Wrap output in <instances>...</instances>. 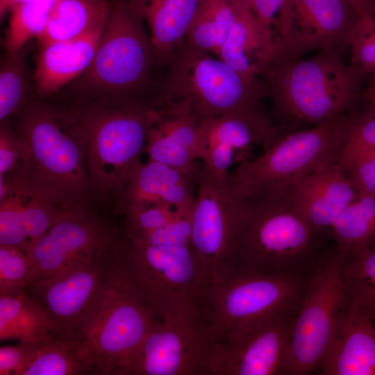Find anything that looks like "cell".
<instances>
[{
  "label": "cell",
  "instance_id": "obj_1",
  "mask_svg": "<svg viewBox=\"0 0 375 375\" xmlns=\"http://www.w3.org/2000/svg\"><path fill=\"white\" fill-rule=\"evenodd\" d=\"M235 202V232L228 276H309L326 256L316 255V238L322 232L294 210L288 191Z\"/></svg>",
  "mask_w": 375,
  "mask_h": 375
},
{
  "label": "cell",
  "instance_id": "obj_2",
  "mask_svg": "<svg viewBox=\"0 0 375 375\" xmlns=\"http://www.w3.org/2000/svg\"><path fill=\"white\" fill-rule=\"evenodd\" d=\"M343 53L322 51L306 59H273L266 63L260 78L280 128L290 132L300 125L315 126L353 108L361 99L367 74L345 65Z\"/></svg>",
  "mask_w": 375,
  "mask_h": 375
},
{
  "label": "cell",
  "instance_id": "obj_3",
  "mask_svg": "<svg viewBox=\"0 0 375 375\" xmlns=\"http://www.w3.org/2000/svg\"><path fill=\"white\" fill-rule=\"evenodd\" d=\"M16 117L22 144L17 169L66 207L84 206L91 188L85 138L73 114L35 94Z\"/></svg>",
  "mask_w": 375,
  "mask_h": 375
},
{
  "label": "cell",
  "instance_id": "obj_4",
  "mask_svg": "<svg viewBox=\"0 0 375 375\" xmlns=\"http://www.w3.org/2000/svg\"><path fill=\"white\" fill-rule=\"evenodd\" d=\"M67 108L85 135L91 188L102 196L119 195L141 164L151 101L99 95L74 98Z\"/></svg>",
  "mask_w": 375,
  "mask_h": 375
},
{
  "label": "cell",
  "instance_id": "obj_5",
  "mask_svg": "<svg viewBox=\"0 0 375 375\" xmlns=\"http://www.w3.org/2000/svg\"><path fill=\"white\" fill-rule=\"evenodd\" d=\"M348 118L341 115L286 133L260 156L239 163L228 184L233 200L287 192L310 174L338 164Z\"/></svg>",
  "mask_w": 375,
  "mask_h": 375
},
{
  "label": "cell",
  "instance_id": "obj_6",
  "mask_svg": "<svg viewBox=\"0 0 375 375\" xmlns=\"http://www.w3.org/2000/svg\"><path fill=\"white\" fill-rule=\"evenodd\" d=\"M110 1L91 64L65 87L74 99L99 95L142 98L151 83V72L158 62L144 22L128 0Z\"/></svg>",
  "mask_w": 375,
  "mask_h": 375
},
{
  "label": "cell",
  "instance_id": "obj_7",
  "mask_svg": "<svg viewBox=\"0 0 375 375\" xmlns=\"http://www.w3.org/2000/svg\"><path fill=\"white\" fill-rule=\"evenodd\" d=\"M160 318L113 263L99 306L77 347L91 374L128 375L132 360Z\"/></svg>",
  "mask_w": 375,
  "mask_h": 375
},
{
  "label": "cell",
  "instance_id": "obj_8",
  "mask_svg": "<svg viewBox=\"0 0 375 375\" xmlns=\"http://www.w3.org/2000/svg\"><path fill=\"white\" fill-rule=\"evenodd\" d=\"M212 55L184 40L165 64L153 101H188L201 121L261 105L268 97L262 78L247 79Z\"/></svg>",
  "mask_w": 375,
  "mask_h": 375
},
{
  "label": "cell",
  "instance_id": "obj_9",
  "mask_svg": "<svg viewBox=\"0 0 375 375\" xmlns=\"http://www.w3.org/2000/svg\"><path fill=\"white\" fill-rule=\"evenodd\" d=\"M113 255L160 319L199 313L208 284L190 244H149L119 236Z\"/></svg>",
  "mask_w": 375,
  "mask_h": 375
},
{
  "label": "cell",
  "instance_id": "obj_10",
  "mask_svg": "<svg viewBox=\"0 0 375 375\" xmlns=\"http://www.w3.org/2000/svg\"><path fill=\"white\" fill-rule=\"evenodd\" d=\"M344 255L326 254L310 274L305 288L281 375L319 371L335 340L349 305L343 279Z\"/></svg>",
  "mask_w": 375,
  "mask_h": 375
},
{
  "label": "cell",
  "instance_id": "obj_11",
  "mask_svg": "<svg viewBox=\"0 0 375 375\" xmlns=\"http://www.w3.org/2000/svg\"><path fill=\"white\" fill-rule=\"evenodd\" d=\"M310 275L232 274L210 286L199 311L212 345L270 315L299 307Z\"/></svg>",
  "mask_w": 375,
  "mask_h": 375
},
{
  "label": "cell",
  "instance_id": "obj_12",
  "mask_svg": "<svg viewBox=\"0 0 375 375\" xmlns=\"http://www.w3.org/2000/svg\"><path fill=\"white\" fill-rule=\"evenodd\" d=\"M115 240L90 260L28 285V293L50 315L56 338L78 347L101 302L112 267Z\"/></svg>",
  "mask_w": 375,
  "mask_h": 375
},
{
  "label": "cell",
  "instance_id": "obj_13",
  "mask_svg": "<svg viewBox=\"0 0 375 375\" xmlns=\"http://www.w3.org/2000/svg\"><path fill=\"white\" fill-rule=\"evenodd\" d=\"M212 350L198 313L167 315L140 346L128 375H210Z\"/></svg>",
  "mask_w": 375,
  "mask_h": 375
},
{
  "label": "cell",
  "instance_id": "obj_14",
  "mask_svg": "<svg viewBox=\"0 0 375 375\" xmlns=\"http://www.w3.org/2000/svg\"><path fill=\"white\" fill-rule=\"evenodd\" d=\"M299 307L270 315L214 344L210 375H281Z\"/></svg>",
  "mask_w": 375,
  "mask_h": 375
},
{
  "label": "cell",
  "instance_id": "obj_15",
  "mask_svg": "<svg viewBox=\"0 0 375 375\" xmlns=\"http://www.w3.org/2000/svg\"><path fill=\"white\" fill-rule=\"evenodd\" d=\"M191 214L190 247L205 276L208 288L226 278L235 224V203L228 185L203 164Z\"/></svg>",
  "mask_w": 375,
  "mask_h": 375
},
{
  "label": "cell",
  "instance_id": "obj_16",
  "mask_svg": "<svg viewBox=\"0 0 375 375\" xmlns=\"http://www.w3.org/2000/svg\"><path fill=\"white\" fill-rule=\"evenodd\" d=\"M117 235L85 206L65 209L26 252L31 262L30 284L90 260L109 247Z\"/></svg>",
  "mask_w": 375,
  "mask_h": 375
},
{
  "label": "cell",
  "instance_id": "obj_17",
  "mask_svg": "<svg viewBox=\"0 0 375 375\" xmlns=\"http://www.w3.org/2000/svg\"><path fill=\"white\" fill-rule=\"evenodd\" d=\"M202 140L199 159L210 175L228 184L229 168L249 160L253 145L265 150L286 133L262 110L261 105L241 108L201 120Z\"/></svg>",
  "mask_w": 375,
  "mask_h": 375
},
{
  "label": "cell",
  "instance_id": "obj_18",
  "mask_svg": "<svg viewBox=\"0 0 375 375\" xmlns=\"http://www.w3.org/2000/svg\"><path fill=\"white\" fill-rule=\"evenodd\" d=\"M290 3L288 38L269 60L297 58L312 51H344L362 19L345 0H290Z\"/></svg>",
  "mask_w": 375,
  "mask_h": 375
},
{
  "label": "cell",
  "instance_id": "obj_19",
  "mask_svg": "<svg viewBox=\"0 0 375 375\" xmlns=\"http://www.w3.org/2000/svg\"><path fill=\"white\" fill-rule=\"evenodd\" d=\"M0 245L25 253L68 208L17 169L0 177Z\"/></svg>",
  "mask_w": 375,
  "mask_h": 375
},
{
  "label": "cell",
  "instance_id": "obj_20",
  "mask_svg": "<svg viewBox=\"0 0 375 375\" xmlns=\"http://www.w3.org/2000/svg\"><path fill=\"white\" fill-rule=\"evenodd\" d=\"M201 122L188 101H152L144 149L149 160L198 175Z\"/></svg>",
  "mask_w": 375,
  "mask_h": 375
},
{
  "label": "cell",
  "instance_id": "obj_21",
  "mask_svg": "<svg viewBox=\"0 0 375 375\" xmlns=\"http://www.w3.org/2000/svg\"><path fill=\"white\" fill-rule=\"evenodd\" d=\"M199 174L148 160L138 166L119 194L117 210L126 215L142 207L160 203L177 210H190Z\"/></svg>",
  "mask_w": 375,
  "mask_h": 375
},
{
  "label": "cell",
  "instance_id": "obj_22",
  "mask_svg": "<svg viewBox=\"0 0 375 375\" xmlns=\"http://www.w3.org/2000/svg\"><path fill=\"white\" fill-rule=\"evenodd\" d=\"M294 210L314 229L331 228L343 210L359 196L338 164L315 171L288 191Z\"/></svg>",
  "mask_w": 375,
  "mask_h": 375
},
{
  "label": "cell",
  "instance_id": "obj_23",
  "mask_svg": "<svg viewBox=\"0 0 375 375\" xmlns=\"http://www.w3.org/2000/svg\"><path fill=\"white\" fill-rule=\"evenodd\" d=\"M101 31L40 46L32 76L35 94L49 97L80 77L92 61Z\"/></svg>",
  "mask_w": 375,
  "mask_h": 375
},
{
  "label": "cell",
  "instance_id": "obj_24",
  "mask_svg": "<svg viewBox=\"0 0 375 375\" xmlns=\"http://www.w3.org/2000/svg\"><path fill=\"white\" fill-rule=\"evenodd\" d=\"M374 315L349 308L319 371L324 375H375Z\"/></svg>",
  "mask_w": 375,
  "mask_h": 375
},
{
  "label": "cell",
  "instance_id": "obj_25",
  "mask_svg": "<svg viewBox=\"0 0 375 375\" xmlns=\"http://www.w3.org/2000/svg\"><path fill=\"white\" fill-rule=\"evenodd\" d=\"M206 0H128L148 26L158 65H165L185 39Z\"/></svg>",
  "mask_w": 375,
  "mask_h": 375
},
{
  "label": "cell",
  "instance_id": "obj_26",
  "mask_svg": "<svg viewBox=\"0 0 375 375\" xmlns=\"http://www.w3.org/2000/svg\"><path fill=\"white\" fill-rule=\"evenodd\" d=\"M235 21L217 57L249 80L261 78L272 50L249 1L232 3Z\"/></svg>",
  "mask_w": 375,
  "mask_h": 375
},
{
  "label": "cell",
  "instance_id": "obj_27",
  "mask_svg": "<svg viewBox=\"0 0 375 375\" xmlns=\"http://www.w3.org/2000/svg\"><path fill=\"white\" fill-rule=\"evenodd\" d=\"M110 6L107 0H56L47 24L37 38L39 46L102 30Z\"/></svg>",
  "mask_w": 375,
  "mask_h": 375
},
{
  "label": "cell",
  "instance_id": "obj_28",
  "mask_svg": "<svg viewBox=\"0 0 375 375\" xmlns=\"http://www.w3.org/2000/svg\"><path fill=\"white\" fill-rule=\"evenodd\" d=\"M56 338L47 311L27 291L0 294V340L43 343Z\"/></svg>",
  "mask_w": 375,
  "mask_h": 375
},
{
  "label": "cell",
  "instance_id": "obj_29",
  "mask_svg": "<svg viewBox=\"0 0 375 375\" xmlns=\"http://www.w3.org/2000/svg\"><path fill=\"white\" fill-rule=\"evenodd\" d=\"M331 229L335 249L342 254L375 248V195H359L343 210Z\"/></svg>",
  "mask_w": 375,
  "mask_h": 375
},
{
  "label": "cell",
  "instance_id": "obj_30",
  "mask_svg": "<svg viewBox=\"0 0 375 375\" xmlns=\"http://www.w3.org/2000/svg\"><path fill=\"white\" fill-rule=\"evenodd\" d=\"M34 44L29 42L13 53H6L0 67L1 122L17 114L35 95L27 56Z\"/></svg>",
  "mask_w": 375,
  "mask_h": 375
},
{
  "label": "cell",
  "instance_id": "obj_31",
  "mask_svg": "<svg viewBox=\"0 0 375 375\" xmlns=\"http://www.w3.org/2000/svg\"><path fill=\"white\" fill-rule=\"evenodd\" d=\"M235 17L232 3L226 0H206L185 40L190 46L217 56Z\"/></svg>",
  "mask_w": 375,
  "mask_h": 375
},
{
  "label": "cell",
  "instance_id": "obj_32",
  "mask_svg": "<svg viewBox=\"0 0 375 375\" xmlns=\"http://www.w3.org/2000/svg\"><path fill=\"white\" fill-rule=\"evenodd\" d=\"M343 255L342 273L349 308L374 314L375 248H363Z\"/></svg>",
  "mask_w": 375,
  "mask_h": 375
},
{
  "label": "cell",
  "instance_id": "obj_33",
  "mask_svg": "<svg viewBox=\"0 0 375 375\" xmlns=\"http://www.w3.org/2000/svg\"><path fill=\"white\" fill-rule=\"evenodd\" d=\"M55 1L19 0L10 8L3 39L6 53L20 49L40 35L47 24Z\"/></svg>",
  "mask_w": 375,
  "mask_h": 375
},
{
  "label": "cell",
  "instance_id": "obj_34",
  "mask_svg": "<svg viewBox=\"0 0 375 375\" xmlns=\"http://www.w3.org/2000/svg\"><path fill=\"white\" fill-rule=\"evenodd\" d=\"M91 374L77 352V347L58 338L41 344L36 356L22 375H77Z\"/></svg>",
  "mask_w": 375,
  "mask_h": 375
},
{
  "label": "cell",
  "instance_id": "obj_35",
  "mask_svg": "<svg viewBox=\"0 0 375 375\" xmlns=\"http://www.w3.org/2000/svg\"><path fill=\"white\" fill-rule=\"evenodd\" d=\"M272 53L288 38L290 31V0H249Z\"/></svg>",
  "mask_w": 375,
  "mask_h": 375
},
{
  "label": "cell",
  "instance_id": "obj_36",
  "mask_svg": "<svg viewBox=\"0 0 375 375\" xmlns=\"http://www.w3.org/2000/svg\"><path fill=\"white\" fill-rule=\"evenodd\" d=\"M31 281V262L21 249L0 245V294L26 291Z\"/></svg>",
  "mask_w": 375,
  "mask_h": 375
},
{
  "label": "cell",
  "instance_id": "obj_37",
  "mask_svg": "<svg viewBox=\"0 0 375 375\" xmlns=\"http://www.w3.org/2000/svg\"><path fill=\"white\" fill-rule=\"evenodd\" d=\"M375 151V116L349 115L340 158Z\"/></svg>",
  "mask_w": 375,
  "mask_h": 375
},
{
  "label": "cell",
  "instance_id": "obj_38",
  "mask_svg": "<svg viewBox=\"0 0 375 375\" xmlns=\"http://www.w3.org/2000/svg\"><path fill=\"white\" fill-rule=\"evenodd\" d=\"M338 165L359 195H375V151L340 158Z\"/></svg>",
  "mask_w": 375,
  "mask_h": 375
},
{
  "label": "cell",
  "instance_id": "obj_39",
  "mask_svg": "<svg viewBox=\"0 0 375 375\" xmlns=\"http://www.w3.org/2000/svg\"><path fill=\"white\" fill-rule=\"evenodd\" d=\"M192 209L180 210L165 224L154 231L132 239L126 238L149 244H190Z\"/></svg>",
  "mask_w": 375,
  "mask_h": 375
},
{
  "label": "cell",
  "instance_id": "obj_40",
  "mask_svg": "<svg viewBox=\"0 0 375 375\" xmlns=\"http://www.w3.org/2000/svg\"><path fill=\"white\" fill-rule=\"evenodd\" d=\"M180 210H177L172 206L162 203L139 208L126 215V237L132 239L154 231L165 224Z\"/></svg>",
  "mask_w": 375,
  "mask_h": 375
},
{
  "label": "cell",
  "instance_id": "obj_41",
  "mask_svg": "<svg viewBox=\"0 0 375 375\" xmlns=\"http://www.w3.org/2000/svg\"><path fill=\"white\" fill-rule=\"evenodd\" d=\"M349 45L351 64L367 75L375 76V21L361 19Z\"/></svg>",
  "mask_w": 375,
  "mask_h": 375
},
{
  "label": "cell",
  "instance_id": "obj_42",
  "mask_svg": "<svg viewBox=\"0 0 375 375\" xmlns=\"http://www.w3.org/2000/svg\"><path fill=\"white\" fill-rule=\"evenodd\" d=\"M42 343L19 342L0 348V375H22L36 356Z\"/></svg>",
  "mask_w": 375,
  "mask_h": 375
},
{
  "label": "cell",
  "instance_id": "obj_43",
  "mask_svg": "<svg viewBox=\"0 0 375 375\" xmlns=\"http://www.w3.org/2000/svg\"><path fill=\"white\" fill-rule=\"evenodd\" d=\"M22 159V144L16 129L7 120L1 122L0 128V177L13 173Z\"/></svg>",
  "mask_w": 375,
  "mask_h": 375
},
{
  "label": "cell",
  "instance_id": "obj_44",
  "mask_svg": "<svg viewBox=\"0 0 375 375\" xmlns=\"http://www.w3.org/2000/svg\"><path fill=\"white\" fill-rule=\"evenodd\" d=\"M363 19H374L375 3L373 0H345Z\"/></svg>",
  "mask_w": 375,
  "mask_h": 375
},
{
  "label": "cell",
  "instance_id": "obj_45",
  "mask_svg": "<svg viewBox=\"0 0 375 375\" xmlns=\"http://www.w3.org/2000/svg\"><path fill=\"white\" fill-rule=\"evenodd\" d=\"M368 106L367 113L375 116V76H371L367 87L362 91V97Z\"/></svg>",
  "mask_w": 375,
  "mask_h": 375
},
{
  "label": "cell",
  "instance_id": "obj_46",
  "mask_svg": "<svg viewBox=\"0 0 375 375\" xmlns=\"http://www.w3.org/2000/svg\"><path fill=\"white\" fill-rule=\"evenodd\" d=\"M228 2H231V3H235V2H238V1H245V0H226ZM247 1H249V0H247Z\"/></svg>",
  "mask_w": 375,
  "mask_h": 375
},
{
  "label": "cell",
  "instance_id": "obj_47",
  "mask_svg": "<svg viewBox=\"0 0 375 375\" xmlns=\"http://www.w3.org/2000/svg\"><path fill=\"white\" fill-rule=\"evenodd\" d=\"M374 321H375V312H374Z\"/></svg>",
  "mask_w": 375,
  "mask_h": 375
},
{
  "label": "cell",
  "instance_id": "obj_48",
  "mask_svg": "<svg viewBox=\"0 0 375 375\" xmlns=\"http://www.w3.org/2000/svg\"><path fill=\"white\" fill-rule=\"evenodd\" d=\"M374 21H375V16H374Z\"/></svg>",
  "mask_w": 375,
  "mask_h": 375
}]
</instances>
